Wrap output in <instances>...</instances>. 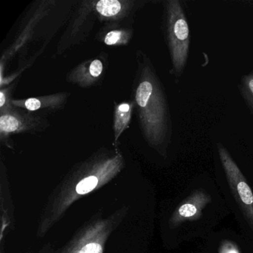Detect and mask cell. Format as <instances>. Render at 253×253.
Masks as SVG:
<instances>
[{"instance_id": "cell-1", "label": "cell", "mask_w": 253, "mask_h": 253, "mask_svg": "<svg viewBox=\"0 0 253 253\" xmlns=\"http://www.w3.org/2000/svg\"><path fill=\"white\" fill-rule=\"evenodd\" d=\"M134 100L145 139L153 146L169 140L171 125L167 100L156 75L148 64L142 66Z\"/></svg>"}, {"instance_id": "cell-2", "label": "cell", "mask_w": 253, "mask_h": 253, "mask_svg": "<svg viewBox=\"0 0 253 253\" xmlns=\"http://www.w3.org/2000/svg\"><path fill=\"white\" fill-rule=\"evenodd\" d=\"M167 32L173 69L181 74L189 54V25L183 8L177 0H170L167 5Z\"/></svg>"}, {"instance_id": "cell-3", "label": "cell", "mask_w": 253, "mask_h": 253, "mask_svg": "<svg viewBox=\"0 0 253 253\" xmlns=\"http://www.w3.org/2000/svg\"><path fill=\"white\" fill-rule=\"evenodd\" d=\"M218 152L231 192L249 224L253 229V191L228 151L221 144H218Z\"/></svg>"}, {"instance_id": "cell-4", "label": "cell", "mask_w": 253, "mask_h": 253, "mask_svg": "<svg viewBox=\"0 0 253 253\" xmlns=\"http://www.w3.org/2000/svg\"><path fill=\"white\" fill-rule=\"evenodd\" d=\"M12 106L0 111V133L2 140L10 134L41 131L47 126V122L43 118L28 112L19 111L17 108Z\"/></svg>"}, {"instance_id": "cell-5", "label": "cell", "mask_w": 253, "mask_h": 253, "mask_svg": "<svg viewBox=\"0 0 253 253\" xmlns=\"http://www.w3.org/2000/svg\"><path fill=\"white\" fill-rule=\"evenodd\" d=\"M211 201V197L207 192L195 191L177 207L172 217L173 223L178 224L189 220H198L201 217L203 210Z\"/></svg>"}, {"instance_id": "cell-6", "label": "cell", "mask_w": 253, "mask_h": 253, "mask_svg": "<svg viewBox=\"0 0 253 253\" xmlns=\"http://www.w3.org/2000/svg\"><path fill=\"white\" fill-rule=\"evenodd\" d=\"M104 70V65L100 59L87 60L78 65L68 75L69 82L86 87L94 85L100 80Z\"/></svg>"}, {"instance_id": "cell-7", "label": "cell", "mask_w": 253, "mask_h": 253, "mask_svg": "<svg viewBox=\"0 0 253 253\" xmlns=\"http://www.w3.org/2000/svg\"><path fill=\"white\" fill-rule=\"evenodd\" d=\"M69 95V93H58L24 100H11V104L14 107L25 109L28 112H35L41 109L55 110L64 106Z\"/></svg>"}, {"instance_id": "cell-8", "label": "cell", "mask_w": 253, "mask_h": 253, "mask_svg": "<svg viewBox=\"0 0 253 253\" xmlns=\"http://www.w3.org/2000/svg\"><path fill=\"white\" fill-rule=\"evenodd\" d=\"M134 2L128 0H100L94 2V10L100 18L118 20L125 17L134 7Z\"/></svg>"}, {"instance_id": "cell-9", "label": "cell", "mask_w": 253, "mask_h": 253, "mask_svg": "<svg viewBox=\"0 0 253 253\" xmlns=\"http://www.w3.org/2000/svg\"><path fill=\"white\" fill-rule=\"evenodd\" d=\"M134 104L132 103H122L116 106L114 117V136L115 143L119 140L121 134L129 125L132 115Z\"/></svg>"}, {"instance_id": "cell-10", "label": "cell", "mask_w": 253, "mask_h": 253, "mask_svg": "<svg viewBox=\"0 0 253 253\" xmlns=\"http://www.w3.org/2000/svg\"><path fill=\"white\" fill-rule=\"evenodd\" d=\"M131 38V32L126 29L112 30L105 35L103 42L108 45H121L128 43Z\"/></svg>"}, {"instance_id": "cell-11", "label": "cell", "mask_w": 253, "mask_h": 253, "mask_svg": "<svg viewBox=\"0 0 253 253\" xmlns=\"http://www.w3.org/2000/svg\"><path fill=\"white\" fill-rule=\"evenodd\" d=\"M241 92L253 114V73L244 76L241 81Z\"/></svg>"}, {"instance_id": "cell-12", "label": "cell", "mask_w": 253, "mask_h": 253, "mask_svg": "<svg viewBox=\"0 0 253 253\" xmlns=\"http://www.w3.org/2000/svg\"><path fill=\"white\" fill-rule=\"evenodd\" d=\"M98 183V179L95 176H89L81 180L76 187L77 192L80 195H85L95 189Z\"/></svg>"}, {"instance_id": "cell-13", "label": "cell", "mask_w": 253, "mask_h": 253, "mask_svg": "<svg viewBox=\"0 0 253 253\" xmlns=\"http://www.w3.org/2000/svg\"><path fill=\"white\" fill-rule=\"evenodd\" d=\"M219 253H240L236 245L230 241H223L219 249Z\"/></svg>"}, {"instance_id": "cell-14", "label": "cell", "mask_w": 253, "mask_h": 253, "mask_svg": "<svg viewBox=\"0 0 253 253\" xmlns=\"http://www.w3.org/2000/svg\"><path fill=\"white\" fill-rule=\"evenodd\" d=\"M12 106L11 100L8 99V89H2L0 91V111L9 109Z\"/></svg>"}, {"instance_id": "cell-15", "label": "cell", "mask_w": 253, "mask_h": 253, "mask_svg": "<svg viewBox=\"0 0 253 253\" xmlns=\"http://www.w3.org/2000/svg\"><path fill=\"white\" fill-rule=\"evenodd\" d=\"M80 253H103V249L100 244L91 243L85 246Z\"/></svg>"}]
</instances>
